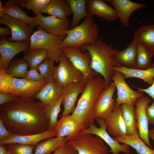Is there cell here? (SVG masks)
I'll return each mask as SVG.
<instances>
[{"instance_id": "obj_10", "label": "cell", "mask_w": 154, "mask_h": 154, "mask_svg": "<svg viewBox=\"0 0 154 154\" xmlns=\"http://www.w3.org/2000/svg\"><path fill=\"white\" fill-rule=\"evenodd\" d=\"M124 75L121 72L114 71L112 79L117 90L115 106L123 104H134L144 94L143 92L135 91L126 82Z\"/></svg>"}, {"instance_id": "obj_43", "label": "cell", "mask_w": 154, "mask_h": 154, "mask_svg": "<svg viewBox=\"0 0 154 154\" xmlns=\"http://www.w3.org/2000/svg\"><path fill=\"white\" fill-rule=\"evenodd\" d=\"M18 98L11 94L0 91V106L11 102Z\"/></svg>"}, {"instance_id": "obj_36", "label": "cell", "mask_w": 154, "mask_h": 154, "mask_svg": "<svg viewBox=\"0 0 154 154\" xmlns=\"http://www.w3.org/2000/svg\"><path fill=\"white\" fill-rule=\"evenodd\" d=\"M62 96L57 101L46 107V114L49 119L47 130H53L57 122V117L61 110Z\"/></svg>"}, {"instance_id": "obj_40", "label": "cell", "mask_w": 154, "mask_h": 154, "mask_svg": "<svg viewBox=\"0 0 154 154\" xmlns=\"http://www.w3.org/2000/svg\"><path fill=\"white\" fill-rule=\"evenodd\" d=\"M9 154H33L35 146L18 143H10L5 145Z\"/></svg>"}, {"instance_id": "obj_38", "label": "cell", "mask_w": 154, "mask_h": 154, "mask_svg": "<svg viewBox=\"0 0 154 154\" xmlns=\"http://www.w3.org/2000/svg\"><path fill=\"white\" fill-rule=\"evenodd\" d=\"M51 0H20L21 6L31 10L37 15L41 14L44 9Z\"/></svg>"}, {"instance_id": "obj_33", "label": "cell", "mask_w": 154, "mask_h": 154, "mask_svg": "<svg viewBox=\"0 0 154 154\" xmlns=\"http://www.w3.org/2000/svg\"><path fill=\"white\" fill-rule=\"evenodd\" d=\"M137 69L145 70L151 67L154 52L139 43H137Z\"/></svg>"}, {"instance_id": "obj_23", "label": "cell", "mask_w": 154, "mask_h": 154, "mask_svg": "<svg viewBox=\"0 0 154 154\" xmlns=\"http://www.w3.org/2000/svg\"><path fill=\"white\" fill-rule=\"evenodd\" d=\"M56 136V133L53 130H47L38 134L27 135H19L13 133L8 139L0 141V145L16 143L35 146L45 139Z\"/></svg>"}, {"instance_id": "obj_14", "label": "cell", "mask_w": 154, "mask_h": 154, "mask_svg": "<svg viewBox=\"0 0 154 154\" xmlns=\"http://www.w3.org/2000/svg\"><path fill=\"white\" fill-rule=\"evenodd\" d=\"M34 18L35 23L46 32L56 35H66L70 29V22L68 18L60 19L53 16H44L42 14Z\"/></svg>"}, {"instance_id": "obj_41", "label": "cell", "mask_w": 154, "mask_h": 154, "mask_svg": "<svg viewBox=\"0 0 154 154\" xmlns=\"http://www.w3.org/2000/svg\"><path fill=\"white\" fill-rule=\"evenodd\" d=\"M24 79L28 81L33 82L44 81L42 76L38 72L37 68H30Z\"/></svg>"}, {"instance_id": "obj_5", "label": "cell", "mask_w": 154, "mask_h": 154, "mask_svg": "<svg viewBox=\"0 0 154 154\" xmlns=\"http://www.w3.org/2000/svg\"><path fill=\"white\" fill-rule=\"evenodd\" d=\"M30 39L29 49L43 48L48 53V58L58 63L61 53L60 45L66 35H56L46 32L39 26Z\"/></svg>"}, {"instance_id": "obj_12", "label": "cell", "mask_w": 154, "mask_h": 154, "mask_svg": "<svg viewBox=\"0 0 154 154\" xmlns=\"http://www.w3.org/2000/svg\"><path fill=\"white\" fill-rule=\"evenodd\" d=\"M116 90V85L112 82L100 94L94 107V119L97 118L105 119L113 111L115 106L113 96Z\"/></svg>"}, {"instance_id": "obj_20", "label": "cell", "mask_w": 154, "mask_h": 154, "mask_svg": "<svg viewBox=\"0 0 154 154\" xmlns=\"http://www.w3.org/2000/svg\"><path fill=\"white\" fill-rule=\"evenodd\" d=\"M108 133L114 137L127 135V130L122 113L121 105L115 107L112 113L104 119Z\"/></svg>"}, {"instance_id": "obj_9", "label": "cell", "mask_w": 154, "mask_h": 154, "mask_svg": "<svg viewBox=\"0 0 154 154\" xmlns=\"http://www.w3.org/2000/svg\"><path fill=\"white\" fill-rule=\"evenodd\" d=\"M95 119L100 125V127H96L93 123L83 130L81 133L91 134L99 137L109 146L110 148V152L113 154H119L120 152H123L125 154L130 153L129 145L123 143L121 144L110 136L107 131L104 119L97 118Z\"/></svg>"}, {"instance_id": "obj_6", "label": "cell", "mask_w": 154, "mask_h": 154, "mask_svg": "<svg viewBox=\"0 0 154 154\" xmlns=\"http://www.w3.org/2000/svg\"><path fill=\"white\" fill-rule=\"evenodd\" d=\"M67 142L78 154H108L109 151L102 139L89 133H80L68 139Z\"/></svg>"}, {"instance_id": "obj_15", "label": "cell", "mask_w": 154, "mask_h": 154, "mask_svg": "<svg viewBox=\"0 0 154 154\" xmlns=\"http://www.w3.org/2000/svg\"><path fill=\"white\" fill-rule=\"evenodd\" d=\"M151 101V99L144 94L137 100L135 104L139 137L151 148L152 146L149 139V123L146 109Z\"/></svg>"}, {"instance_id": "obj_50", "label": "cell", "mask_w": 154, "mask_h": 154, "mask_svg": "<svg viewBox=\"0 0 154 154\" xmlns=\"http://www.w3.org/2000/svg\"><path fill=\"white\" fill-rule=\"evenodd\" d=\"M148 135L149 138H150L154 141V128L149 130Z\"/></svg>"}, {"instance_id": "obj_49", "label": "cell", "mask_w": 154, "mask_h": 154, "mask_svg": "<svg viewBox=\"0 0 154 154\" xmlns=\"http://www.w3.org/2000/svg\"><path fill=\"white\" fill-rule=\"evenodd\" d=\"M4 9L2 1H0V18H1L4 15Z\"/></svg>"}, {"instance_id": "obj_39", "label": "cell", "mask_w": 154, "mask_h": 154, "mask_svg": "<svg viewBox=\"0 0 154 154\" xmlns=\"http://www.w3.org/2000/svg\"><path fill=\"white\" fill-rule=\"evenodd\" d=\"M13 78L8 73L7 69H0V91L13 94Z\"/></svg>"}, {"instance_id": "obj_48", "label": "cell", "mask_w": 154, "mask_h": 154, "mask_svg": "<svg viewBox=\"0 0 154 154\" xmlns=\"http://www.w3.org/2000/svg\"><path fill=\"white\" fill-rule=\"evenodd\" d=\"M0 154H9L5 145H0Z\"/></svg>"}, {"instance_id": "obj_17", "label": "cell", "mask_w": 154, "mask_h": 154, "mask_svg": "<svg viewBox=\"0 0 154 154\" xmlns=\"http://www.w3.org/2000/svg\"><path fill=\"white\" fill-rule=\"evenodd\" d=\"M47 83L44 81L33 82L13 77V95L20 98H34Z\"/></svg>"}, {"instance_id": "obj_26", "label": "cell", "mask_w": 154, "mask_h": 154, "mask_svg": "<svg viewBox=\"0 0 154 154\" xmlns=\"http://www.w3.org/2000/svg\"><path fill=\"white\" fill-rule=\"evenodd\" d=\"M113 70L121 73L125 79L129 78H138L150 86L152 84L154 79V62L152 63L151 67L145 70L132 69L123 66H114Z\"/></svg>"}, {"instance_id": "obj_16", "label": "cell", "mask_w": 154, "mask_h": 154, "mask_svg": "<svg viewBox=\"0 0 154 154\" xmlns=\"http://www.w3.org/2000/svg\"><path fill=\"white\" fill-rule=\"evenodd\" d=\"M87 127L76 119L68 114L62 116L53 130L56 136L66 137L68 140L74 136L81 133Z\"/></svg>"}, {"instance_id": "obj_27", "label": "cell", "mask_w": 154, "mask_h": 154, "mask_svg": "<svg viewBox=\"0 0 154 154\" xmlns=\"http://www.w3.org/2000/svg\"><path fill=\"white\" fill-rule=\"evenodd\" d=\"M43 13L60 19H65L70 15L72 11L66 0H51L42 10L41 14Z\"/></svg>"}, {"instance_id": "obj_34", "label": "cell", "mask_w": 154, "mask_h": 154, "mask_svg": "<svg viewBox=\"0 0 154 154\" xmlns=\"http://www.w3.org/2000/svg\"><path fill=\"white\" fill-rule=\"evenodd\" d=\"M25 52L23 58L28 62L30 68H37L48 58L47 52L43 48L29 49Z\"/></svg>"}, {"instance_id": "obj_2", "label": "cell", "mask_w": 154, "mask_h": 154, "mask_svg": "<svg viewBox=\"0 0 154 154\" xmlns=\"http://www.w3.org/2000/svg\"><path fill=\"white\" fill-rule=\"evenodd\" d=\"M81 50L89 53L91 59V68L103 77L105 88L107 87L112 82V79L114 71V67L122 66L113 58V54L117 49L114 48L112 44H108L102 37H100L95 43L86 44Z\"/></svg>"}, {"instance_id": "obj_45", "label": "cell", "mask_w": 154, "mask_h": 154, "mask_svg": "<svg viewBox=\"0 0 154 154\" xmlns=\"http://www.w3.org/2000/svg\"><path fill=\"white\" fill-rule=\"evenodd\" d=\"M146 113L149 124L154 125V101L147 106Z\"/></svg>"}, {"instance_id": "obj_35", "label": "cell", "mask_w": 154, "mask_h": 154, "mask_svg": "<svg viewBox=\"0 0 154 154\" xmlns=\"http://www.w3.org/2000/svg\"><path fill=\"white\" fill-rule=\"evenodd\" d=\"M28 62L22 58L17 59L11 62L7 71L13 77L24 78L28 70Z\"/></svg>"}, {"instance_id": "obj_22", "label": "cell", "mask_w": 154, "mask_h": 154, "mask_svg": "<svg viewBox=\"0 0 154 154\" xmlns=\"http://www.w3.org/2000/svg\"><path fill=\"white\" fill-rule=\"evenodd\" d=\"M64 88L58 86L54 81L47 82L34 98L38 100L46 107L62 97Z\"/></svg>"}, {"instance_id": "obj_30", "label": "cell", "mask_w": 154, "mask_h": 154, "mask_svg": "<svg viewBox=\"0 0 154 154\" xmlns=\"http://www.w3.org/2000/svg\"><path fill=\"white\" fill-rule=\"evenodd\" d=\"M132 41L154 52V25L140 27L134 33Z\"/></svg>"}, {"instance_id": "obj_46", "label": "cell", "mask_w": 154, "mask_h": 154, "mask_svg": "<svg viewBox=\"0 0 154 154\" xmlns=\"http://www.w3.org/2000/svg\"><path fill=\"white\" fill-rule=\"evenodd\" d=\"M133 86L137 89V92L147 93L152 98L154 101V79L152 84L149 87L147 88L144 89L140 87Z\"/></svg>"}, {"instance_id": "obj_24", "label": "cell", "mask_w": 154, "mask_h": 154, "mask_svg": "<svg viewBox=\"0 0 154 154\" xmlns=\"http://www.w3.org/2000/svg\"><path fill=\"white\" fill-rule=\"evenodd\" d=\"M137 43L132 41L124 49L117 50L113 56L115 60L122 66L132 69H137Z\"/></svg>"}, {"instance_id": "obj_29", "label": "cell", "mask_w": 154, "mask_h": 154, "mask_svg": "<svg viewBox=\"0 0 154 154\" xmlns=\"http://www.w3.org/2000/svg\"><path fill=\"white\" fill-rule=\"evenodd\" d=\"M113 139L119 143L125 144L134 149L138 154H154V149L149 147L140 138L139 132L133 135H125Z\"/></svg>"}, {"instance_id": "obj_19", "label": "cell", "mask_w": 154, "mask_h": 154, "mask_svg": "<svg viewBox=\"0 0 154 154\" xmlns=\"http://www.w3.org/2000/svg\"><path fill=\"white\" fill-rule=\"evenodd\" d=\"M110 2L120 23L126 27L129 26V19L132 13L146 6L144 3H136L129 0H112Z\"/></svg>"}, {"instance_id": "obj_8", "label": "cell", "mask_w": 154, "mask_h": 154, "mask_svg": "<svg viewBox=\"0 0 154 154\" xmlns=\"http://www.w3.org/2000/svg\"><path fill=\"white\" fill-rule=\"evenodd\" d=\"M58 65L54 66V81L64 88L68 84L82 81L83 75L77 69L61 51Z\"/></svg>"}, {"instance_id": "obj_18", "label": "cell", "mask_w": 154, "mask_h": 154, "mask_svg": "<svg viewBox=\"0 0 154 154\" xmlns=\"http://www.w3.org/2000/svg\"><path fill=\"white\" fill-rule=\"evenodd\" d=\"M86 84L82 81L69 84L64 88L62 104L64 109L62 116L72 113L79 94L83 92Z\"/></svg>"}, {"instance_id": "obj_21", "label": "cell", "mask_w": 154, "mask_h": 154, "mask_svg": "<svg viewBox=\"0 0 154 154\" xmlns=\"http://www.w3.org/2000/svg\"><path fill=\"white\" fill-rule=\"evenodd\" d=\"M87 11L91 17L94 15L108 21H112L118 18L114 8L102 0H86Z\"/></svg>"}, {"instance_id": "obj_7", "label": "cell", "mask_w": 154, "mask_h": 154, "mask_svg": "<svg viewBox=\"0 0 154 154\" xmlns=\"http://www.w3.org/2000/svg\"><path fill=\"white\" fill-rule=\"evenodd\" d=\"M66 58L83 75L82 82L86 84L92 78L98 74L90 68L91 59L89 53L84 52L81 49L68 46L60 48Z\"/></svg>"}, {"instance_id": "obj_32", "label": "cell", "mask_w": 154, "mask_h": 154, "mask_svg": "<svg viewBox=\"0 0 154 154\" xmlns=\"http://www.w3.org/2000/svg\"><path fill=\"white\" fill-rule=\"evenodd\" d=\"M66 1L70 7L73 15L72 20L70 22V29L77 26L80 21L84 18L90 16L86 9V0H66Z\"/></svg>"}, {"instance_id": "obj_47", "label": "cell", "mask_w": 154, "mask_h": 154, "mask_svg": "<svg viewBox=\"0 0 154 154\" xmlns=\"http://www.w3.org/2000/svg\"><path fill=\"white\" fill-rule=\"evenodd\" d=\"M12 35V31L10 28L7 26L5 27L0 28V36L1 38L7 35Z\"/></svg>"}, {"instance_id": "obj_25", "label": "cell", "mask_w": 154, "mask_h": 154, "mask_svg": "<svg viewBox=\"0 0 154 154\" xmlns=\"http://www.w3.org/2000/svg\"><path fill=\"white\" fill-rule=\"evenodd\" d=\"M4 14L23 21L34 28L38 25L34 21V18L30 17L22 10L20 0H9L3 5Z\"/></svg>"}, {"instance_id": "obj_3", "label": "cell", "mask_w": 154, "mask_h": 154, "mask_svg": "<svg viewBox=\"0 0 154 154\" xmlns=\"http://www.w3.org/2000/svg\"><path fill=\"white\" fill-rule=\"evenodd\" d=\"M104 88V81L101 75L91 79L87 83L71 115L87 127L94 123V105L99 94Z\"/></svg>"}, {"instance_id": "obj_13", "label": "cell", "mask_w": 154, "mask_h": 154, "mask_svg": "<svg viewBox=\"0 0 154 154\" xmlns=\"http://www.w3.org/2000/svg\"><path fill=\"white\" fill-rule=\"evenodd\" d=\"M30 41L22 42L8 41L6 36L0 40V69H7L13 58L18 53L25 52L29 49Z\"/></svg>"}, {"instance_id": "obj_28", "label": "cell", "mask_w": 154, "mask_h": 154, "mask_svg": "<svg viewBox=\"0 0 154 154\" xmlns=\"http://www.w3.org/2000/svg\"><path fill=\"white\" fill-rule=\"evenodd\" d=\"M121 105L122 116L126 128L127 135H136L139 132L134 104H123Z\"/></svg>"}, {"instance_id": "obj_11", "label": "cell", "mask_w": 154, "mask_h": 154, "mask_svg": "<svg viewBox=\"0 0 154 154\" xmlns=\"http://www.w3.org/2000/svg\"><path fill=\"white\" fill-rule=\"evenodd\" d=\"M0 23L9 27L12 31L11 37L7 39L12 42L30 41L34 31L33 28L22 20L4 15L0 19Z\"/></svg>"}, {"instance_id": "obj_42", "label": "cell", "mask_w": 154, "mask_h": 154, "mask_svg": "<svg viewBox=\"0 0 154 154\" xmlns=\"http://www.w3.org/2000/svg\"><path fill=\"white\" fill-rule=\"evenodd\" d=\"M52 154H78L77 150L67 142L56 150Z\"/></svg>"}, {"instance_id": "obj_4", "label": "cell", "mask_w": 154, "mask_h": 154, "mask_svg": "<svg viewBox=\"0 0 154 154\" xmlns=\"http://www.w3.org/2000/svg\"><path fill=\"white\" fill-rule=\"evenodd\" d=\"M99 32L98 27L92 17H87L81 24L66 31V36L60 47L68 46L81 49L86 44L95 43L99 38Z\"/></svg>"}, {"instance_id": "obj_1", "label": "cell", "mask_w": 154, "mask_h": 154, "mask_svg": "<svg viewBox=\"0 0 154 154\" xmlns=\"http://www.w3.org/2000/svg\"><path fill=\"white\" fill-rule=\"evenodd\" d=\"M0 119L11 133L19 135L44 132L49 124L46 107L34 98H18L0 106Z\"/></svg>"}, {"instance_id": "obj_31", "label": "cell", "mask_w": 154, "mask_h": 154, "mask_svg": "<svg viewBox=\"0 0 154 154\" xmlns=\"http://www.w3.org/2000/svg\"><path fill=\"white\" fill-rule=\"evenodd\" d=\"M67 141L66 137L56 136L45 139L35 146L33 154H51Z\"/></svg>"}, {"instance_id": "obj_44", "label": "cell", "mask_w": 154, "mask_h": 154, "mask_svg": "<svg viewBox=\"0 0 154 154\" xmlns=\"http://www.w3.org/2000/svg\"><path fill=\"white\" fill-rule=\"evenodd\" d=\"M12 134L7 129L3 121L0 119V141L8 139L11 137Z\"/></svg>"}, {"instance_id": "obj_37", "label": "cell", "mask_w": 154, "mask_h": 154, "mask_svg": "<svg viewBox=\"0 0 154 154\" xmlns=\"http://www.w3.org/2000/svg\"><path fill=\"white\" fill-rule=\"evenodd\" d=\"M54 62L47 58L37 67V70L43 76L44 81L47 83L54 81Z\"/></svg>"}]
</instances>
